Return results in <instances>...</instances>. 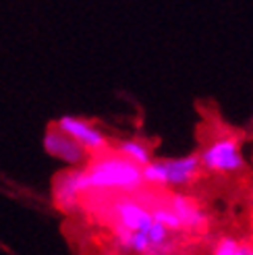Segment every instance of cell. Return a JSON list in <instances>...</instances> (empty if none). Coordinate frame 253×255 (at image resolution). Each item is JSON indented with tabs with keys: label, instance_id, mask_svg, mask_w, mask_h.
I'll return each instance as SVG.
<instances>
[{
	"label": "cell",
	"instance_id": "6da1fadb",
	"mask_svg": "<svg viewBox=\"0 0 253 255\" xmlns=\"http://www.w3.org/2000/svg\"><path fill=\"white\" fill-rule=\"evenodd\" d=\"M87 197L98 195H135L143 187V166L117 151H102L85 164Z\"/></svg>",
	"mask_w": 253,
	"mask_h": 255
},
{
	"label": "cell",
	"instance_id": "7a4b0ae2",
	"mask_svg": "<svg viewBox=\"0 0 253 255\" xmlns=\"http://www.w3.org/2000/svg\"><path fill=\"white\" fill-rule=\"evenodd\" d=\"M201 172H204V168H201L199 154H189L183 158H154L143 166V181L145 187L183 191L193 187Z\"/></svg>",
	"mask_w": 253,
	"mask_h": 255
},
{
	"label": "cell",
	"instance_id": "3957f363",
	"mask_svg": "<svg viewBox=\"0 0 253 255\" xmlns=\"http://www.w3.org/2000/svg\"><path fill=\"white\" fill-rule=\"evenodd\" d=\"M201 168L208 174L229 176L239 174L247 168V158L243 151V139L239 135H218L201 147L199 151Z\"/></svg>",
	"mask_w": 253,
	"mask_h": 255
},
{
	"label": "cell",
	"instance_id": "277c9868",
	"mask_svg": "<svg viewBox=\"0 0 253 255\" xmlns=\"http://www.w3.org/2000/svg\"><path fill=\"white\" fill-rule=\"evenodd\" d=\"M85 197H87L85 166H71L69 170L60 172L56 176L52 187V199L60 212L65 214L77 212Z\"/></svg>",
	"mask_w": 253,
	"mask_h": 255
},
{
	"label": "cell",
	"instance_id": "5b68a950",
	"mask_svg": "<svg viewBox=\"0 0 253 255\" xmlns=\"http://www.w3.org/2000/svg\"><path fill=\"white\" fill-rule=\"evenodd\" d=\"M108 218L115 228H126V231H147L156 220L151 214V206H145L133 195H119L117 199H112Z\"/></svg>",
	"mask_w": 253,
	"mask_h": 255
},
{
	"label": "cell",
	"instance_id": "8992f818",
	"mask_svg": "<svg viewBox=\"0 0 253 255\" xmlns=\"http://www.w3.org/2000/svg\"><path fill=\"white\" fill-rule=\"evenodd\" d=\"M44 151L67 166H85L90 162V151H87L77 139H73L69 133H65L60 127L52 125L46 129L44 135Z\"/></svg>",
	"mask_w": 253,
	"mask_h": 255
},
{
	"label": "cell",
	"instance_id": "52a82bcc",
	"mask_svg": "<svg viewBox=\"0 0 253 255\" xmlns=\"http://www.w3.org/2000/svg\"><path fill=\"white\" fill-rule=\"evenodd\" d=\"M54 125L60 127L65 133H69L73 139H77V141L87 151H90V156H98V154H102V151H108L110 149V143H108L106 135L100 131L96 125H92L90 121H85L81 117L65 114V117H60Z\"/></svg>",
	"mask_w": 253,
	"mask_h": 255
},
{
	"label": "cell",
	"instance_id": "ba28073f",
	"mask_svg": "<svg viewBox=\"0 0 253 255\" xmlns=\"http://www.w3.org/2000/svg\"><path fill=\"white\" fill-rule=\"evenodd\" d=\"M170 208L176 212L179 220L183 224V231L189 235H199V233H206L210 228V216L208 212L199 206V201L189 197L181 191H174L168 199Z\"/></svg>",
	"mask_w": 253,
	"mask_h": 255
},
{
	"label": "cell",
	"instance_id": "9c48e42d",
	"mask_svg": "<svg viewBox=\"0 0 253 255\" xmlns=\"http://www.w3.org/2000/svg\"><path fill=\"white\" fill-rule=\"evenodd\" d=\"M115 151L125 158L133 160L135 164H139V166H145V164H149L154 160L151 145H147L145 141H141V139H121V141H117V145H115Z\"/></svg>",
	"mask_w": 253,
	"mask_h": 255
},
{
	"label": "cell",
	"instance_id": "30bf717a",
	"mask_svg": "<svg viewBox=\"0 0 253 255\" xmlns=\"http://www.w3.org/2000/svg\"><path fill=\"white\" fill-rule=\"evenodd\" d=\"M210 253L214 255H253V243H245V241L224 235L212 245Z\"/></svg>",
	"mask_w": 253,
	"mask_h": 255
},
{
	"label": "cell",
	"instance_id": "8fae6325",
	"mask_svg": "<svg viewBox=\"0 0 253 255\" xmlns=\"http://www.w3.org/2000/svg\"><path fill=\"white\" fill-rule=\"evenodd\" d=\"M151 214H154V218H156L160 224H164V226H166L168 231H172L174 235H185L179 216H176V212L170 208L168 201H166V203H154V206H151Z\"/></svg>",
	"mask_w": 253,
	"mask_h": 255
}]
</instances>
